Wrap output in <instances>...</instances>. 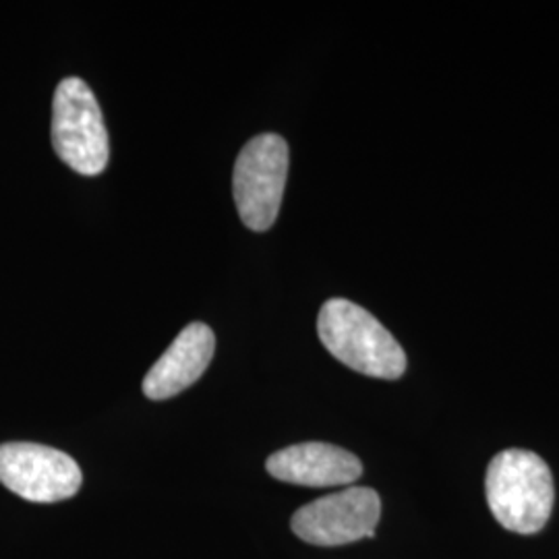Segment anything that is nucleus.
Returning <instances> with one entry per match:
<instances>
[{
	"label": "nucleus",
	"mask_w": 559,
	"mask_h": 559,
	"mask_svg": "<svg viewBox=\"0 0 559 559\" xmlns=\"http://www.w3.org/2000/svg\"><path fill=\"white\" fill-rule=\"evenodd\" d=\"M485 496L503 528L535 535L554 510L556 487L547 462L528 450H503L487 466Z\"/></svg>",
	"instance_id": "1"
},
{
	"label": "nucleus",
	"mask_w": 559,
	"mask_h": 559,
	"mask_svg": "<svg viewBox=\"0 0 559 559\" xmlns=\"http://www.w3.org/2000/svg\"><path fill=\"white\" fill-rule=\"evenodd\" d=\"M318 332L332 357L367 378L399 380L406 371V353L380 321L357 302H323Z\"/></svg>",
	"instance_id": "2"
},
{
	"label": "nucleus",
	"mask_w": 559,
	"mask_h": 559,
	"mask_svg": "<svg viewBox=\"0 0 559 559\" xmlns=\"http://www.w3.org/2000/svg\"><path fill=\"white\" fill-rule=\"evenodd\" d=\"M52 147L60 160L83 177H98L108 166L110 145L100 104L80 78L60 81L55 92Z\"/></svg>",
	"instance_id": "3"
},
{
	"label": "nucleus",
	"mask_w": 559,
	"mask_h": 559,
	"mask_svg": "<svg viewBox=\"0 0 559 559\" xmlns=\"http://www.w3.org/2000/svg\"><path fill=\"white\" fill-rule=\"evenodd\" d=\"M288 145L276 133H263L240 150L233 175V195L240 221L263 233L278 218L288 179Z\"/></svg>",
	"instance_id": "4"
},
{
	"label": "nucleus",
	"mask_w": 559,
	"mask_h": 559,
	"mask_svg": "<svg viewBox=\"0 0 559 559\" xmlns=\"http://www.w3.org/2000/svg\"><path fill=\"white\" fill-rule=\"evenodd\" d=\"M0 483L34 503H55L78 496L83 475L69 454L29 441L0 445Z\"/></svg>",
	"instance_id": "5"
},
{
	"label": "nucleus",
	"mask_w": 559,
	"mask_h": 559,
	"mask_svg": "<svg viewBox=\"0 0 559 559\" xmlns=\"http://www.w3.org/2000/svg\"><path fill=\"white\" fill-rule=\"evenodd\" d=\"M380 516L378 491L369 487H348L299 508L290 526L305 543L338 547L355 540L373 539Z\"/></svg>",
	"instance_id": "6"
},
{
	"label": "nucleus",
	"mask_w": 559,
	"mask_h": 559,
	"mask_svg": "<svg viewBox=\"0 0 559 559\" xmlns=\"http://www.w3.org/2000/svg\"><path fill=\"white\" fill-rule=\"evenodd\" d=\"M265 468L274 479L302 487H342L362 475V464L353 452L321 441L288 445L272 454Z\"/></svg>",
	"instance_id": "7"
},
{
	"label": "nucleus",
	"mask_w": 559,
	"mask_h": 559,
	"mask_svg": "<svg viewBox=\"0 0 559 559\" xmlns=\"http://www.w3.org/2000/svg\"><path fill=\"white\" fill-rule=\"evenodd\" d=\"M216 336L205 323H189L143 380L150 400H168L193 385L210 367Z\"/></svg>",
	"instance_id": "8"
}]
</instances>
